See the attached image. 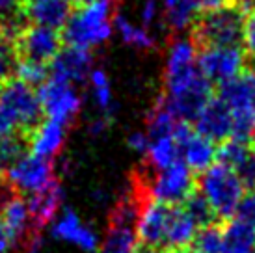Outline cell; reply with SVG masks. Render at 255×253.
Returning <instances> with one entry per match:
<instances>
[{
  "label": "cell",
  "instance_id": "6da1fadb",
  "mask_svg": "<svg viewBox=\"0 0 255 253\" xmlns=\"http://www.w3.org/2000/svg\"><path fill=\"white\" fill-rule=\"evenodd\" d=\"M198 43L179 35L170 43L164 60V95L183 121H194L213 99V84L198 65Z\"/></svg>",
  "mask_w": 255,
  "mask_h": 253
},
{
  "label": "cell",
  "instance_id": "7a4b0ae2",
  "mask_svg": "<svg viewBox=\"0 0 255 253\" xmlns=\"http://www.w3.org/2000/svg\"><path fill=\"white\" fill-rule=\"evenodd\" d=\"M114 15L112 0H86L71 11L62 39L67 47L84 50L101 47L114 34Z\"/></svg>",
  "mask_w": 255,
  "mask_h": 253
},
{
  "label": "cell",
  "instance_id": "3957f363",
  "mask_svg": "<svg viewBox=\"0 0 255 253\" xmlns=\"http://www.w3.org/2000/svg\"><path fill=\"white\" fill-rule=\"evenodd\" d=\"M37 90L11 78L0 86V138L30 132L41 121Z\"/></svg>",
  "mask_w": 255,
  "mask_h": 253
},
{
  "label": "cell",
  "instance_id": "277c9868",
  "mask_svg": "<svg viewBox=\"0 0 255 253\" xmlns=\"http://www.w3.org/2000/svg\"><path fill=\"white\" fill-rule=\"evenodd\" d=\"M246 9L239 2L205 11L194 24V41L205 47H241L244 39Z\"/></svg>",
  "mask_w": 255,
  "mask_h": 253
},
{
  "label": "cell",
  "instance_id": "5b68a950",
  "mask_svg": "<svg viewBox=\"0 0 255 253\" xmlns=\"http://www.w3.org/2000/svg\"><path fill=\"white\" fill-rule=\"evenodd\" d=\"M218 99L231 114V138L250 141L255 138V73L242 71L239 77L220 86Z\"/></svg>",
  "mask_w": 255,
  "mask_h": 253
},
{
  "label": "cell",
  "instance_id": "8992f818",
  "mask_svg": "<svg viewBox=\"0 0 255 253\" xmlns=\"http://www.w3.org/2000/svg\"><path fill=\"white\" fill-rule=\"evenodd\" d=\"M246 186L237 171L222 164H213L199 177V194L203 196L216 218L227 220L237 214Z\"/></svg>",
  "mask_w": 255,
  "mask_h": 253
},
{
  "label": "cell",
  "instance_id": "52a82bcc",
  "mask_svg": "<svg viewBox=\"0 0 255 253\" xmlns=\"http://www.w3.org/2000/svg\"><path fill=\"white\" fill-rule=\"evenodd\" d=\"M196 192V177L179 160L162 171H155V177L143 186L145 199L177 207L183 205Z\"/></svg>",
  "mask_w": 255,
  "mask_h": 253
},
{
  "label": "cell",
  "instance_id": "ba28073f",
  "mask_svg": "<svg viewBox=\"0 0 255 253\" xmlns=\"http://www.w3.org/2000/svg\"><path fill=\"white\" fill-rule=\"evenodd\" d=\"M37 97L41 112L47 116V120L60 121L64 125H69L82 108V97L75 84H69L50 75L37 88Z\"/></svg>",
  "mask_w": 255,
  "mask_h": 253
},
{
  "label": "cell",
  "instance_id": "9c48e42d",
  "mask_svg": "<svg viewBox=\"0 0 255 253\" xmlns=\"http://www.w3.org/2000/svg\"><path fill=\"white\" fill-rule=\"evenodd\" d=\"M4 177L13 190L22 192V194H30V196H34L37 192L49 188L52 183H56L52 162L32 155V153L21 156L4 173Z\"/></svg>",
  "mask_w": 255,
  "mask_h": 253
},
{
  "label": "cell",
  "instance_id": "30bf717a",
  "mask_svg": "<svg viewBox=\"0 0 255 253\" xmlns=\"http://www.w3.org/2000/svg\"><path fill=\"white\" fill-rule=\"evenodd\" d=\"M198 65L211 84L222 86L244 71L246 54L241 47H205L199 52Z\"/></svg>",
  "mask_w": 255,
  "mask_h": 253
},
{
  "label": "cell",
  "instance_id": "8fae6325",
  "mask_svg": "<svg viewBox=\"0 0 255 253\" xmlns=\"http://www.w3.org/2000/svg\"><path fill=\"white\" fill-rule=\"evenodd\" d=\"M62 41L64 39L58 30L30 24L21 30V34L15 39V45H17L19 60L49 65L62 50Z\"/></svg>",
  "mask_w": 255,
  "mask_h": 253
},
{
  "label": "cell",
  "instance_id": "7c38bea8",
  "mask_svg": "<svg viewBox=\"0 0 255 253\" xmlns=\"http://www.w3.org/2000/svg\"><path fill=\"white\" fill-rule=\"evenodd\" d=\"M175 138L179 143L181 162L192 173H203L214 164L218 147L214 145V141L207 140L194 128H190L188 123L179 126Z\"/></svg>",
  "mask_w": 255,
  "mask_h": 253
},
{
  "label": "cell",
  "instance_id": "4fadbf2b",
  "mask_svg": "<svg viewBox=\"0 0 255 253\" xmlns=\"http://www.w3.org/2000/svg\"><path fill=\"white\" fill-rule=\"evenodd\" d=\"M171 207L153 199H143L136 218V237L142 240V246L160 248L166 240V231L170 224Z\"/></svg>",
  "mask_w": 255,
  "mask_h": 253
},
{
  "label": "cell",
  "instance_id": "5bb4252c",
  "mask_svg": "<svg viewBox=\"0 0 255 253\" xmlns=\"http://www.w3.org/2000/svg\"><path fill=\"white\" fill-rule=\"evenodd\" d=\"M50 235L56 240L73 244L86 253H95L99 250V237L92 227H86L77 212L64 209V212L52 220Z\"/></svg>",
  "mask_w": 255,
  "mask_h": 253
},
{
  "label": "cell",
  "instance_id": "9a60e30c",
  "mask_svg": "<svg viewBox=\"0 0 255 253\" xmlns=\"http://www.w3.org/2000/svg\"><path fill=\"white\" fill-rule=\"evenodd\" d=\"M93 71V54L92 50L77 49V47H65L58 52L49 67L50 77L65 80L69 84H77L88 80Z\"/></svg>",
  "mask_w": 255,
  "mask_h": 253
},
{
  "label": "cell",
  "instance_id": "2e32d148",
  "mask_svg": "<svg viewBox=\"0 0 255 253\" xmlns=\"http://www.w3.org/2000/svg\"><path fill=\"white\" fill-rule=\"evenodd\" d=\"M194 130L211 141H226L231 138V114L220 99H211L194 120Z\"/></svg>",
  "mask_w": 255,
  "mask_h": 253
},
{
  "label": "cell",
  "instance_id": "e0dca14e",
  "mask_svg": "<svg viewBox=\"0 0 255 253\" xmlns=\"http://www.w3.org/2000/svg\"><path fill=\"white\" fill-rule=\"evenodd\" d=\"M71 4V0H22V17L32 24L60 32L73 11Z\"/></svg>",
  "mask_w": 255,
  "mask_h": 253
},
{
  "label": "cell",
  "instance_id": "ac0fdd59",
  "mask_svg": "<svg viewBox=\"0 0 255 253\" xmlns=\"http://www.w3.org/2000/svg\"><path fill=\"white\" fill-rule=\"evenodd\" d=\"M65 138H67V125L54 120H43L30 130V153L50 160L62 151Z\"/></svg>",
  "mask_w": 255,
  "mask_h": 253
},
{
  "label": "cell",
  "instance_id": "d6986e66",
  "mask_svg": "<svg viewBox=\"0 0 255 253\" xmlns=\"http://www.w3.org/2000/svg\"><path fill=\"white\" fill-rule=\"evenodd\" d=\"M2 225L6 229L11 244H19L21 240H36V227L30 214L28 201L21 196H13L2 211Z\"/></svg>",
  "mask_w": 255,
  "mask_h": 253
},
{
  "label": "cell",
  "instance_id": "ffe728a7",
  "mask_svg": "<svg viewBox=\"0 0 255 253\" xmlns=\"http://www.w3.org/2000/svg\"><path fill=\"white\" fill-rule=\"evenodd\" d=\"M26 201H28L32 220H34V227L37 231L58 216V211L64 203V190H62L60 183H52L49 188L30 196Z\"/></svg>",
  "mask_w": 255,
  "mask_h": 253
},
{
  "label": "cell",
  "instance_id": "44dd1931",
  "mask_svg": "<svg viewBox=\"0 0 255 253\" xmlns=\"http://www.w3.org/2000/svg\"><path fill=\"white\" fill-rule=\"evenodd\" d=\"M177 114L173 112V108L168 105V101L160 95L155 101V105L151 106L145 121V132L149 138H160V136H175L179 126L184 125Z\"/></svg>",
  "mask_w": 255,
  "mask_h": 253
},
{
  "label": "cell",
  "instance_id": "7402d4cb",
  "mask_svg": "<svg viewBox=\"0 0 255 253\" xmlns=\"http://www.w3.org/2000/svg\"><path fill=\"white\" fill-rule=\"evenodd\" d=\"M198 231L199 227L196 225V222L184 212V209L181 205L171 207V216H170V224H168V231H166L164 246H168L173 252L190 248V244L194 242Z\"/></svg>",
  "mask_w": 255,
  "mask_h": 253
},
{
  "label": "cell",
  "instance_id": "603a6c76",
  "mask_svg": "<svg viewBox=\"0 0 255 253\" xmlns=\"http://www.w3.org/2000/svg\"><path fill=\"white\" fill-rule=\"evenodd\" d=\"M162 7L164 24L173 32H184L199 19L196 0H158Z\"/></svg>",
  "mask_w": 255,
  "mask_h": 253
},
{
  "label": "cell",
  "instance_id": "cb8c5ba5",
  "mask_svg": "<svg viewBox=\"0 0 255 253\" xmlns=\"http://www.w3.org/2000/svg\"><path fill=\"white\" fill-rule=\"evenodd\" d=\"M114 32L120 35V39L125 45L134 47L138 50H151L156 47L155 32L143 28L140 22L132 21L125 13L114 15Z\"/></svg>",
  "mask_w": 255,
  "mask_h": 253
},
{
  "label": "cell",
  "instance_id": "d4e9b609",
  "mask_svg": "<svg viewBox=\"0 0 255 253\" xmlns=\"http://www.w3.org/2000/svg\"><path fill=\"white\" fill-rule=\"evenodd\" d=\"M149 168L153 171H162L181 160L179 155V143L175 136H160V138H151L149 149L145 153Z\"/></svg>",
  "mask_w": 255,
  "mask_h": 253
},
{
  "label": "cell",
  "instance_id": "484cf974",
  "mask_svg": "<svg viewBox=\"0 0 255 253\" xmlns=\"http://www.w3.org/2000/svg\"><path fill=\"white\" fill-rule=\"evenodd\" d=\"M136 248H138V237L134 225L110 220V227L99 253H134Z\"/></svg>",
  "mask_w": 255,
  "mask_h": 253
},
{
  "label": "cell",
  "instance_id": "4316f807",
  "mask_svg": "<svg viewBox=\"0 0 255 253\" xmlns=\"http://www.w3.org/2000/svg\"><path fill=\"white\" fill-rule=\"evenodd\" d=\"M222 253H255V229L239 220H231L224 227Z\"/></svg>",
  "mask_w": 255,
  "mask_h": 253
},
{
  "label": "cell",
  "instance_id": "83f0119b",
  "mask_svg": "<svg viewBox=\"0 0 255 253\" xmlns=\"http://www.w3.org/2000/svg\"><path fill=\"white\" fill-rule=\"evenodd\" d=\"M216 160H218V164L227 166L229 169L239 173L241 169H244L250 162L254 160V153H252V147L248 145V141L229 138V140L222 141V145L218 147Z\"/></svg>",
  "mask_w": 255,
  "mask_h": 253
},
{
  "label": "cell",
  "instance_id": "f1b7e54d",
  "mask_svg": "<svg viewBox=\"0 0 255 253\" xmlns=\"http://www.w3.org/2000/svg\"><path fill=\"white\" fill-rule=\"evenodd\" d=\"M88 82H90V88H92V95H93V101H95V106L101 110V116L108 118V116L112 114L114 108H116L110 77L107 75L105 69L93 67V71L90 73V77H88Z\"/></svg>",
  "mask_w": 255,
  "mask_h": 253
},
{
  "label": "cell",
  "instance_id": "f546056e",
  "mask_svg": "<svg viewBox=\"0 0 255 253\" xmlns=\"http://www.w3.org/2000/svg\"><path fill=\"white\" fill-rule=\"evenodd\" d=\"M192 244L198 253H222L224 252V227L218 224L201 227Z\"/></svg>",
  "mask_w": 255,
  "mask_h": 253
},
{
  "label": "cell",
  "instance_id": "4dcf8cb0",
  "mask_svg": "<svg viewBox=\"0 0 255 253\" xmlns=\"http://www.w3.org/2000/svg\"><path fill=\"white\" fill-rule=\"evenodd\" d=\"M17 63H19V52H17L15 37L0 32V86L11 80Z\"/></svg>",
  "mask_w": 255,
  "mask_h": 253
},
{
  "label": "cell",
  "instance_id": "1f68e13d",
  "mask_svg": "<svg viewBox=\"0 0 255 253\" xmlns=\"http://www.w3.org/2000/svg\"><path fill=\"white\" fill-rule=\"evenodd\" d=\"M181 207H183L184 212H186V214L196 222V225H198L199 229H201V227H205V225L214 224L213 211H211L209 203L203 199V196L199 194L198 190H196V192H194V194H192V196L188 197Z\"/></svg>",
  "mask_w": 255,
  "mask_h": 253
},
{
  "label": "cell",
  "instance_id": "d6a6232c",
  "mask_svg": "<svg viewBox=\"0 0 255 253\" xmlns=\"http://www.w3.org/2000/svg\"><path fill=\"white\" fill-rule=\"evenodd\" d=\"M21 156H24V140L21 136L0 138V171L6 173Z\"/></svg>",
  "mask_w": 255,
  "mask_h": 253
},
{
  "label": "cell",
  "instance_id": "836d02e7",
  "mask_svg": "<svg viewBox=\"0 0 255 253\" xmlns=\"http://www.w3.org/2000/svg\"><path fill=\"white\" fill-rule=\"evenodd\" d=\"M17 80H21L28 86H41L47 78H49V65H41V63L26 62V60H19L17 69H15Z\"/></svg>",
  "mask_w": 255,
  "mask_h": 253
},
{
  "label": "cell",
  "instance_id": "e575fe53",
  "mask_svg": "<svg viewBox=\"0 0 255 253\" xmlns=\"http://www.w3.org/2000/svg\"><path fill=\"white\" fill-rule=\"evenodd\" d=\"M138 19L143 28L155 32V28L164 22L162 19V7L158 0H140V7H138Z\"/></svg>",
  "mask_w": 255,
  "mask_h": 253
},
{
  "label": "cell",
  "instance_id": "d590c367",
  "mask_svg": "<svg viewBox=\"0 0 255 253\" xmlns=\"http://www.w3.org/2000/svg\"><path fill=\"white\" fill-rule=\"evenodd\" d=\"M237 220L255 229V190H250L248 194H244L237 209Z\"/></svg>",
  "mask_w": 255,
  "mask_h": 253
},
{
  "label": "cell",
  "instance_id": "8d00e7d4",
  "mask_svg": "<svg viewBox=\"0 0 255 253\" xmlns=\"http://www.w3.org/2000/svg\"><path fill=\"white\" fill-rule=\"evenodd\" d=\"M242 43L248 47L252 54H255V0L250 4V9L246 11L244 19V39Z\"/></svg>",
  "mask_w": 255,
  "mask_h": 253
},
{
  "label": "cell",
  "instance_id": "74e56055",
  "mask_svg": "<svg viewBox=\"0 0 255 253\" xmlns=\"http://www.w3.org/2000/svg\"><path fill=\"white\" fill-rule=\"evenodd\" d=\"M127 143L134 153L145 156V153H147V149H149V143H151V138L147 136L145 130H138V132H130Z\"/></svg>",
  "mask_w": 255,
  "mask_h": 253
},
{
  "label": "cell",
  "instance_id": "f35d334b",
  "mask_svg": "<svg viewBox=\"0 0 255 253\" xmlns=\"http://www.w3.org/2000/svg\"><path fill=\"white\" fill-rule=\"evenodd\" d=\"M15 196V190L11 188V184L6 181V177L0 175V214L4 211V207L9 203V199Z\"/></svg>",
  "mask_w": 255,
  "mask_h": 253
},
{
  "label": "cell",
  "instance_id": "ab89813d",
  "mask_svg": "<svg viewBox=\"0 0 255 253\" xmlns=\"http://www.w3.org/2000/svg\"><path fill=\"white\" fill-rule=\"evenodd\" d=\"M107 126H108V118L99 116V118H95V120L90 123V132H92L93 136H99V134H103L107 130Z\"/></svg>",
  "mask_w": 255,
  "mask_h": 253
},
{
  "label": "cell",
  "instance_id": "60d3db41",
  "mask_svg": "<svg viewBox=\"0 0 255 253\" xmlns=\"http://www.w3.org/2000/svg\"><path fill=\"white\" fill-rule=\"evenodd\" d=\"M227 2H231V0H196V4H198L199 11H211V9H216V7L224 6Z\"/></svg>",
  "mask_w": 255,
  "mask_h": 253
},
{
  "label": "cell",
  "instance_id": "b9f144b4",
  "mask_svg": "<svg viewBox=\"0 0 255 253\" xmlns=\"http://www.w3.org/2000/svg\"><path fill=\"white\" fill-rule=\"evenodd\" d=\"M11 246H13V244H11V240H9V237H7L4 225H2V222H0V253H7V250H9Z\"/></svg>",
  "mask_w": 255,
  "mask_h": 253
},
{
  "label": "cell",
  "instance_id": "7bdbcfd3",
  "mask_svg": "<svg viewBox=\"0 0 255 253\" xmlns=\"http://www.w3.org/2000/svg\"><path fill=\"white\" fill-rule=\"evenodd\" d=\"M134 253H168V252H164L162 248H153V246H140V248H136V252Z\"/></svg>",
  "mask_w": 255,
  "mask_h": 253
},
{
  "label": "cell",
  "instance_id": "ee69618b",
  "mask_svg": "<svg viewBox=\"0 0 255 253\" xmlns=\"http://www.w3.org/2000/svg\"><path fill=\"white\" fill-rule=\"evenodd\" d=\"M173 253H198L194 248H184V250H177V252H173Z\"/></svg>",
  "mask_w": 255,
  "mask_h": 253
},
{
  "label": "cell",
  "instance_id": "f6af8a7d",
  "mask_svg": "<svg viewBox=\"0 0 255 253\" xmlns=\"http://www.w3.org/2000/svg\"><path fill=\"white\" fill-rule=\"evenodd\" d=\"M252 65H254V69H252V71L255 73V54H254V58H252Z\"/></svg>",
  "mask_w": 255,
  "mask_h": 253
},
{
  "label": "cell",
  "instance_id": "bcb514c9",
  "mask_svg": "<svg viewBox=\"0 0 255 253\" xmlns=\"http://www.w3.org/2000/svg\"><path fill=\"white\" fill-rule=\"evenodd\" d=\"M252 153H254V160H255V143H254V147H252Z\"/></svg>",
  "mask_w": 255,
  "mask_h": 253
},
{
  "label": "cell",
  "instance_id": "7dc6e473",
  "mask_svg": "<svg viewBox=\"0 0 255 253\" xmlns=\"http://www.w3.org/2000/svg\"><path fill=\"white\" fill-rule=\"evenodd\" d=\"M82 2H86V0H82Z\"/></svg>",
  "mask_w": 255,
  "mask_h": 253
}]
</instances>
